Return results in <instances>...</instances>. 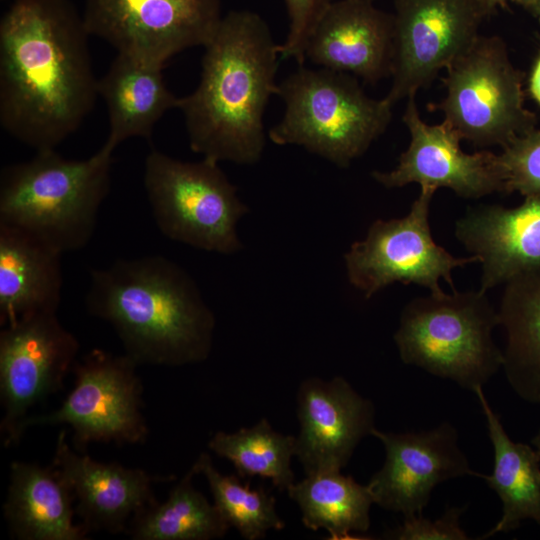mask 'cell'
<instances>
[{
    "instance_id": "6da1fadb",
    "label": "cell",
    "mask_w": 540,
    "mask_h": 540,
    "mask_svg": "<svg viewBox=\"0 0 540 540\" xmlns=\"http://www.w3.org/2000/svg\"><path fill=\"white\" fill-rule=\"evenodd\" d=\"M83 18L69 0H14L0 23V124L37 151L55 149L98 93Z\"/></svg>"
},
{
    "instance_id": "7a4b0ae2",
    "label": "cell",
    "mask_w": 540,
    "mask_h": 540,
    "mask_svg": "<svg viewBox=\"0 0 540 540\" xmlns=\"http://www.w3.org/2000/svg\"><path fill=\"white\" fill-rule=\"evenodd\" d=\"M278 46L257 13L231 11L222 17L204 46L198 86L179 100L193 152L218 163L260 160L264 112L278 92Z\"/></svg>"
},
{
    "instance_id": "3957f363",
    "label": "cell",
    "mask_w": 540,
    "mask_h": 540,
    "mask_svg": "<svg viewBox=\"0 0 540 540\" xmlns=\"http://www.w3.org/2000/svg\"><path fill=\"white\" fill-rule=\"evenodd\" d=\"M85 306L114 329L138 365L198 363L212 350L213 311L188 272L161 255L92 270Z\"/></svg>"
},
{
    "instance_id": "277c9868",
    "label": "cell",
    "mask_w": 540,
    "mask_h": 540,
    "mask_svg": "<svg viewBox=\"0 0 540 540\" xmlns=\"http://www.w3.org/2000/svg\"><path fill=\"white\" fill-rule=\"evenodd\" d=\"M113 150L105 144L83 160L55 149L3 168L0 223L23 230L62 254L91 240L111 184Z\"/></svg>"
},
{
    "instance_id": "5b68a950",
    "label": "cell",
    "mask_w": 540,
    "mask_h": 540,
    "mask_svg": "<svg viewBox=\"0 0 540 540\" xmlns=\"http://www.w3.org/2000/svg\"><path fill=\"white\" fill-rule=\"evenodd\" d=\"M282 119L269 130L276 145H296L339 168L349 167L389 126L392 107L369 97L355 76L300 66L278 84Z\"/></svg>"
},
{
    "instance_id": "8992f818",
    "label": "cell",
    "mask_w": 540,
    "mask_h": 540,
    "mask_svg": "<svg viewBox=\"0 0 540 540\" xmlns=\"http://www.w3.org/2000/svg\"><path fill=\"white\" fill-rule=\"evenodd\" d=\"M480 290L430 293L403 308L394 341L401 360L462 388L483 386L503 365L493 340L498 311Z\"/></svg>"
},
{
    "instance_id": "52a82bcc",
    "label": "cell",
    "mask_w": 540,
    "mask_h": 540,
    "mask_svg": "<svg viewBox=\"0 0 540 540\" xmlns=\"http://www.w3.org/2000/svg\"><path fill=\"white\" fill-rule=\"evenodd\" d=\"M144 187L155 223L167 238L224 255L243 248L237 224L248 207L218 162H185L152 149L145 159Z\"/></svg>"
},
{
    "instance_id": "ba28073f",
    "label": "cell",
    "mask_w": 540,
    "mask_h": 540,
    "mask_svg": "<svg viewBox=\"0 0 540 540\" xmlns=\"http://www.w3.org/2000/svg\"><path fill=\"white\" fill-rule=\"evenodd\" d=\"M439 110L462 140L475 147L502 148L535 128L536 115L524 106V73L510 61L498 36L479 35L447 68Z\"/></svg>"
},
{
    "instance_id": "9c48e42d",
    "label": "cell",
    "mask_w": 540,
    "mask_h": 540,
    "mask_svg": "<svg viewBox=\"0 0 540 540\" xmlns=\"http://www.w3.org/2000/svg\"><path fill=\"white\" fill-rule=\"evenodd\" d=\"M138 366L125 353L89 351L74 364V387L62 404L49 413L28 416L24 431L33 426L66 424L79 452L95 442L144 443L149 428L142 412Z\"/></svg>"
},
{
    "instance_id": "30bf717a",
    "label": "cell",
    "mask_w": 540,
    "mask_h": 540,
    "mask_svg": "<svg viewBox=\"0 0 540 540\" xmlns=\"http://www.w3.org/2000/svg\"><path fill=\"white\" fill-rule=\"evenodd\" d=\"M434 193L433 189L421 188L407 215L374 221L366 236L345 253L348 280L366 299L395 282L441 293L443 279L455 290L452 270L478 262L473 255L455 257L434 241L429 225Z\"/></svg>"
},
{
    "instance_id": "8fae6325",
    "label": "cell",
    "mask_w": 540,
    "mask_h": 540,
    "mask_svg": "<svg viewBox=\"0 0 540 540\" xmlns=\"http://www.w3.org/2000/svg\"><path fill=\"white\" fill-rule=\"evenodd\" d=\"M89 35L118 54L164 67L186 49L205 46L222 19L220 0H86Z\"/></svg>"
},
{
    "instance_id": "7c38bea8",
    "label": "cell",
    "mask_w": 540,
    "mask_h": 540,
    "mask_svg": "<svg viewBox=\"0 0 540 540\" xmlns=\"http://www.w3.org/2000/svg\"><path fill=\"white\" fill-rule=\"evenodd\" d=\"M394 8L392 83L385 96L393 106L428 87L496 10L486 0H394Z\"/></svg>"
},
{
    "instance_id": "4fadbf2b",
    "label": "cell",
    "mask_w": 540,
    "mask_h": 540,
    "mask_svg": "<svg viewBox=\"0 0 540 540\" xmlns=\"http://www.w3.org/2000/svg\"><path fill=\"white\" fill-rule=\"evenodd\" d=\"M57 312L23 317L0 332V434L5 447L25 433L29 410L63 387L76 363L79 342Z\"/></svg>"
},
{
    "instance_id": "5bb4252c",
    "label": "cell",
    "mask_w": 540,
    "mask_h": 540,
    "mask_svg": "<svg viewBox=\"0 0 540 540\" xmlns=\"http://www.w3.org/2000/svg\"><path fill=\"white\" fill-rule=\"evenodd\" d=\"M415 96L407 98L402 117L410 133L409 146L393 170L373 171L374 180L389 189L411 183L435 191L448 188L465 199L504 193L497 154L488 150L464 152L461 137L447 123L430 125L421 119Z\"/></svg>"
},
{
    "instance_id": "9a60e30c",
    "label": "cell",
    "mask_w": 540,
    "mask_h": 540,
    "mask_svg": "<svg viewBox=\"0 0 540 540\" xmlns=\"http://www.w3.org/2000/svg\"><path fill=\"white\" fill-rule=\"evenodd\" d=\"M385 448V461L368 482L374 503L404 517L422 515L433 489L441 482L478 476L458 445L449 422L420 432L393 433L373 429Z\"/></svg>"
},
{
    "instance_id": "2e32d148",
    "label": "cell",
    "mask_w": 540,
    "mask_h": 540,
    "mask_svg": "<svg viewBox=\"0 0 540 540\" xmlns=\"http://www.w3.org/2000/svg\"><path fill=\"white\" fill-rule=\"evenodd\" d=\"M300 431L295 456L306 475L341 471L374 426L373 403L342 377L303 381L297 394Z\"/></svg>"
},
{
    "instance_id": "e0dca14e",
    "label": "cell",
    "mask_w": 540,
    "mask_h": 540,
    "mask_svg": "<svg viewBox=\"0 0 540 540\" xmlns=\"http://www.w3.org/2000/svg\"><path fill=\"white\" fill-rule=\"evenodd\" d=\"M52 466L71 489L75 513L89 532L125 533L135 514L157 502L154 483L167 479L76 452L64 429L57 437Z\"/></svg>"
},
{
    "instance_id": "ac0fdd59",
    "label": "cell",
    "mask_w": 540,
    "mask_h": 540,
    "mask_svg": "<svg viewBox=\"0 0 540 540\" xmlns=\"http://www.w3.org/2000/svg\"><path fill=\"white\" fill-rule=\"evenodd\" d=\"M393 14L361 0L331 2L311 34L305 58L375 85L391 77Z\"/></svg>"
},
{
    "instance_id": "d6986e66",
    "label": "cell",
    "mask_w": 540,
    "mask_h": 540,
    "mask_svg": "<svg viewBox=\"0 0 540 540\" xmlns=\"http://www.w3.org/2000/svg\"><path fill=\"white\" fill-rule=\"evenodd\" d=\"M455 236L482 266L480 289L540 270V195L514 208L479 205L455 223Z\"/></svg>"
},
{
    "instance_id": "ffe728a7",
    "label": "cell",
    "mask_w": 540,
    "mask_h": 540,
    "mask_svg": "<svg viewBox=\"0 0 540 540\" xmlns=\"http://www.w3.org/2000/svg\"><path fill=\"white\" fill-rule=\"evenodd\" d=\"M71 489L51 467L13 461L3 503L10 536L17 540H86L89 531L75 522Z\"/></svg>"
},
{
    "instance_id": "44dd1931",
    "label": "cell",
    "mask_w": 540,
    "mask_h": 540,
    "mask_svg": "<svg viewBox=\"0 0 540 540\" xmlns=\"http://www.w3.org/2000/svg\"><path fill=\"white\" fill-rule=\"evenodd\" d=\"M62 253L18 228L0 223V324L57 312Z\"/></svg>"
},
{
    "instance_id": "7402d4cb",
    "label": "cell",
    "mask_w": 540,
    "mask_h": 540,
    "mask_svg": "<svg viewBox=\"0 0 540 540\" xmlns=\"http://www.w3.org/2000/svg\"><path fill=\"white\" fill-rule=\"evenodd\" d=\"M164 67L117 54L107 73L98 81L109 118L105 145L112 149L131 137L150 139L156 123L180 98L167 87Z\"/></svg>"
},
{
    "instance_id": "603a6c76",
    "label": "cell",
    "mask_w": 540,
    "mask_h": 540,
    "mask_svg": "<svg viewBox=\"0 0 540 540\" xmlns=\"http://www.w3.org/2000/svg\"><path fill=\"white\" fill-rule=\"evenodd\" d=\"M486 419L494 451L490 475L478 473L500 498L502 515L496 525L479 539L517 529L525 520L540 525V457L535 448L514 442L506 433L499 415L490 406L483 386L473 390Z\"/></svg>"
},
{
    "instance_id": "cb8c5ba5",
    "label": "cell",
    "mask_w": 540,
    "mask_h": 540,
    "mask_svg": "<svg viewBox=\"0 0 540 540\" xmlns=\"http://www.w3.org/2000/svg\"><path fill=\"white\" fill-rule=\"evenodd\" d=\"M497 311L507 381L520 398L540 404V270L505 283Z\"/></svg>"
},
{
    "instance_id": "d4e9b609",
    "label": "cell",
    "mask_w": 540,
    "mask_h": 540,
    "mask_svg": "<svg viewBox=\"0 0 540 540\" xmlns=\"http://www.w3.org/2000/svg\"><path fill=\"white\" fill-rule=\"evenodd\" d=\"M287 492L299 506L305 527L325 529L332 540L356 539L355 533L370 527V507L375 504L370 488L341 471L308 474Z\"/></svg>"
},
{
    "instance_id": "484cf974",
    "label": "cell",
    "mask_w": 540,
    "mask_h": 540,
    "mask_svg": "<svg viewBox=\"0 0 540 540\" xmlns=\"http://www.w3.org/2000/svg\"><path fill=\"white\" fill-rule=\"evenodd\" d=\"M193 464L167 499L135 514L125 534L133 540H210L222 538L230 526L217 507L193 485Z\"/></svg>"
},
{
    "instance_id": "4316f807",
    "label": "cell",
    "mask_w": 540,
    "mask_h": 540,
    "mask_svg": "<svg viewBox=\"0 0 540 540\" xmlns=\"http://www.w3.org/2000/svg\"><path fill=\"white\" fill-rule=\"evenodd\" d=\"M208 447L228 459L241 478H268L280 491H287L294 483L291 458L295 456L296 437L275 431L266 419L234 433L218 431Z\"/></svg>"
},
{
    "instance_id": "83f0119b",
    "label": "cell",
    "mask_w": 540,
    "mask_h": 540,
    "mask_svg": "<svg viewBox=\"0 0 540 540\" xmlns=\"http://www.w3.org/2000/svg\"><path fill=\"white\" fill-rule=\"evenodd\" d=\"M194 465L202 474L217 507L230 527L247 540L261 539L268 530L285 526L276 510V502L263 487L252 489L234 475H223L213 465L207 453H201Z\"/></svg>"
},
{
    "instance_id": "f1b7e54d",
    "label": "cell",
    "mask_w": 540,
    "mask_h": 540,
    "mask_svg": "<svg viewBox=\"0 0 540 540\" xmlns=\"http://www.w3.org/2000/svg\"><path fill=\"white\" fill-rule=\"evenodd\" d=\"M497 154L504 193L540 195V130L534 128L513 139Z\"/></svg>"
},
{
    "instance_id": "f546056e",
    "label": "cell",
    "mask_w": 540,
    "mask_h": 540,
    "mask_svg": "<svg viewBox=\"0 0 540 540\" xmlns=\"http://www.w3.org/2000/svg\"><path fill=\"white\" fill-rule=\"evenodd\" d=\"M331 2V0H285L289 31L285 41L278 46L280 59H293L299 66H303L308 40Z\"/></svg>"
},
{
    "instance_id": "4dcf8cb0",
    "label": "cell",
    "mask_w": 540,
    "mask_h": 540,
    "mask_svg": "<svg viewBox=\"0 0 540 540\" xmlns=\"http://www.w3.org/2000/svg\"><path fill=\"white\" fill-rule=\"evenodd\" d=\"M465 507H449L444 514L430 520L423 515L404 517L398 527L386 534L388 539L397 540H467L470 537L460 526V516Z\"/></svg>"
},
{
    "instance_id": "1f68e13d",
    "label": "cell",
    "mask_w": 540,
    "mask_h": 540,
    "mask_svg": "<svg viewBox=\"0 0 540 540\" xmlns=\"http://www.w3.org/2000/svg\"><path fill=\"white\" fill-rule=\"evenodd\" d=\"M528 92L540 107V52L531 67L528 78Z\"/></svg>"
},
{
    "instance_id": "d6a6232c",
    "label": "cell",
    "mask_w": 540,
    "mask_h": 540,
    "mask_svg": "<svg viewBox=\"0 0 540 540\" xmlns=\"http://www.w3.org/2000/svg\"><path fill=\"white\" fill-rule=\"evenodd\" d=\"M492 7L496 8L498 5H504L506 2L511 1L521 5L533 16L540 19V0H486Z\"/></svg>"
},
{
    "instance_id": "836d02e7",
    "label": "cell",
    "mask_w": 540,
    "mask_h": 540,
    "mask_svg": "<svg viewBox=\"0 0 540 540\" xmlns=\"http://www.w3.org/2000/svg\"><path fill=\"white\" fill-rule=\"evenodd\" d=\"M531 443L532 445L534 446V448L536 449L539 457H540V430L538 431V433L532 438L531 440Z\"/></svg>"
},
{
    "instance_id": "e575fe53",
    "label": "cell",
    "mask_w": 540,
    "mask_h": 540,
    "mask_svg": "<svg viewBox=\"0 0 540 540\" xmlns=\"http://www.w3.org/2000/svg\"><path fill=\"white\" fill-rule=\"evenodd\" d=\"M361 1H368V2H373L374 0H361Z\"/></svg>"
},
{
    "instance_id": "d590c367",
    "label": "cell",
    "mask_w": 540,
    "mask_h": 540,
    "mask_svg": "<svg viewBox=\"0 0 540 540\" xmlns=\"http://www.w3.org/2000/svg\"><path fill=\"white\" fill-rule=\"evenodd\" d=\"M539 21H540V19H539Z\"/></svg>"
}]
</instances>
